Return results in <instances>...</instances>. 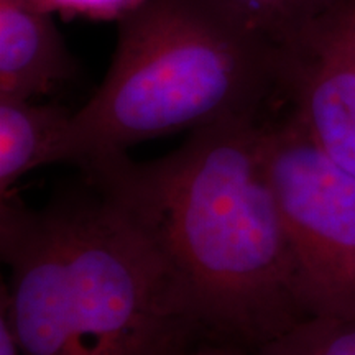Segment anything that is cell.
Wrapping results in <instances>:
<instances>
[{
	"label": "cell",
	"mask_w": 355,
	"mask_h": 355,
	"mask_svg": "<svg viewBox=\"0 0 355 355\" xmlns=\"http://www.w3.org/2000/svg\"><path fill=\"white\" fill-rule=\"evenodd\" d=\"M43 12L91 20H115L132 12L145 0H32Z\"/></svg>",
	"instance_id": "obj_11"
},
{
	"label": "cell",
	"mask_w": 355,
	"mask_h": 355,
	"mask_svg": "<svg viewBox=\"0 0 355 355\" xmlns=\"http://www.w3.org/2000/svg\"><path fill=\"white\" fill-rule=\"evenodd\" d=\"M252 355H355V318H308Z\"/></svg>",
	"instance_id": "obj_10"
},
{
	"label": "cell",
	"mask_w": 355,
	"mask_h": 355,
	"mask_svg": "<svg viewBox=\"0 0 355 355\" xmlns=\"http://www.w3.org/2000/svg\"><path fill=\"white\" fill-rule=\"evenodd\" d=\"M78 74L76 58L51 13L32 0H0V99L37 101Z\"/></svg>",
	"instance_id": "obj_7"
},
{
	"label": "cell",
	"mask_w": 355,
	"mask_h": 355,
	"mask_svg": "<svg viewBox=\"0 0 355 355\" xmlns=\"http://www.w3.org/2000/svg\"><path fill=\"white\" fill-rule=\"evenodd\" d=\"M220 2L283 50L344 0H220Z\"/></svg>",
	"instance_id": "obj_9"
},
{
	"label": "cell",
	"mask_w": 355,
	"mask_h": 355,
	"mask_svg": "<svg viewBox=\"0 0 355 355\" xmlns=\"http://www.w3.org/2000/svg\"><path fill=\"white\" fill-rule=\"evenodd\" d=\"M266 115L198 128L158 159L79 166L157 247L207 339L250 354L309 318L266 170Z\"/></svg>",
	"instance_id": "obj_1"
},
{
	"label": "cell",
	"mask_w": 355,
	"mask_h": 355,
	"mask_svg": "<svg viewBox=\"0 0 355 355\" xmlns=\"http://www.w3.org/2000/svg\"><path fill=\"white\" fill-rule=\"evenodd\" d=\"M283 50L220 0H145L117 21L99 89L74 110L69 163L283 104Z\"/></svg>",
	"instance_id": "obj_2"
},
{
	"label": "cell",
	"mask_w": 355,
	"mask_h": 355,
	"mask_svg": "<svg viewBox=\"0 0 355 355\" xmlns=\"http://www.w3.org/2000/svg\"><path fill=\"white\" fill-rule=\"evenodd\" d=\"M0 254L10 272L0 304L21 355H71L69 272L53 201L32 209L13 191L0 196Z\"/></svg>",
	"instance_id": "obj_5"
},
{
	"label": "cell",
	"mask_w": 355,
	"mask_h": 355,
	"mask_svg": "<svg viewBox=\"0 0 355 355\" xmlns=\"http://www.w3.org/2000/svg\"><path fill=\"white\" fill-rule=\"evenodd\" d=\"M261 132L268 176L309 318H355V175L319 148L286 105Z\"/></svg>",
	"instance_id": "obj_4"
},
{
	"label": "cell",
	"mask_w": 355,
	"mask_h": 355,
	"mask_svg": "<svg viewBox=\"0 0 355 355\" xmlns=\"http://www.w3.org/2000/svg\"><path fill=\"white\" fill-rule=\"evenodd\" d=\"M0 355H21L6 306L0 304Z\"/></svg>",
	"instance_id": "obj_12"
},
{
	"label": "cell",
	"mask_w": 355,
	"mask_h": 355,
	"mask_svg": "<svg viewBox=\"0 0 355 355\" xmlns=\"http://www.w3.org/2000/svg\"><path fill=\"white\" fill-rule=\"evenodd\" d=\"M84 180L53 201L69 272L71 355H184L212 343L152 241Z\"/></svg>",
	"instance_id": "obj_3"
},
{
	"label": "cell",
	"mask_w": 355,
	"mask_h": 355,
	"mask_svg": "<svg viewBox=\"0 0 355 355\" xmlns=\"http://www.w3.org/2000/svg\"><path fill=\"white\" fill-rule=\"evenodd\" d=\"M282 91L319 148L355 175V0L283 48Z\"/></svg>",
	"instance_id": "obj_6"
},
{
	"label": "cell",
	"mask_w": 355,
	"mask_h": 355,
	"mask_svg": "<svg viewBox=\"0 0 355 355\" xmlns=\"http://www.w3.org/2000/svg\"><path fill=\"white\" fill-rule=\"evenodd\" d=\"M74 110L32 99H0V196L40 166L69 163Z\"/></svg>",
	"instance_id": "obj_8"
},
{
	"label": "cell",
	"mask_w": 355,
	"mask_h": 355,
	"mask_svg": "<svg viewBox=\"0 0 355 355\" xmlns=\"http://www.w3.org/2000/svg\"><path fill=\"white\" fill-rule=\"evenodd\" d=\"M184 355H252L247 350L235 345L220 344V343H202Z\"/></svg>",
	"instance_id": "obj_13"
}]
</instances>
